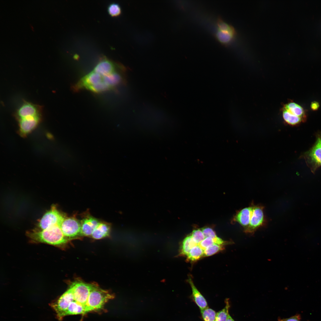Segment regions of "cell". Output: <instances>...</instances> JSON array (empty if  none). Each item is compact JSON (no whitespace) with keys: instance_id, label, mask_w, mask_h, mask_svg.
<instances>
[{"instance_id":"cell-1","label":"cell","mask_w":321,"mask_h":321,"mask_svg":"<svg viewBox=\"0 0 321 321\" xmlns=\"http://www.w3.org/2000/svg\"><path fill=\"white\" fill-rule=\"evenodd\" d=\"M124 70L122 65L118 66L106 58L102 59L73 89L75 92L86 89L97 93L114 89L125 83Z\"/></svg>"},{"instance_id":"cell-2","label":"cell","mask_w":321,"mask_h":321,"mask_svg":"<svg viewBox=\"0 0 321 321\" xmlns=\"http://www.w3.org/2000/svg\"><path fill=\"white\" fill-rule=\"evenodd\" d=\"M27 236L34 242L44 243L59 246L66 243L67 238L63 234L60 227L55 226L43 230L28 231Z\"/></svg>"},{"instance_id":"cell-3","label":"cell","mask_w":321,"mask_h":321,"mask_svg":"<svg viewBox=\"0 0 321 321\" xmlns=\"http://www.w3.org/2000/svg\"><path fill=\"white\" fill-rule=\"evenodd\" d=\"M114 298V295L108 291L93 284L85 306V314L102 309L106 303Z\"/></svg>"},{"instance_id":"cell-4","label":"cell","mask_w":321,"mask_h":321,"mask_svg":"<svg viewBox=\"0 0 321 321\" xmlns=\"http://www.w3.org/2000/svg\"><path fill=\"white\" fill-rule=\"evenodd\" d=\"M236 34L233 26L224 21L221 17L218 18L214 37L219 43L225 47L228 46L234 40Z\"/></svg>"},{"instance_id":"cell-5","label":"cell","mask_w":321,"mask_h":321,"mask_svg":"<svg viewBox=\"0 0 321 321\" xmlns=\"http://www.w3.org/2000/svg\"><path fill=\"white\" fill-rule=\"evenodd\" d=\"M65 217L57 209L55 205H53L39 221L37 226L39 228L38 230H43L56 225L60 226Z\"/></svg>"},{"instance_id":"cell-6","label":"cell","mask_w":321,"mask_h":321,"mask_svg":"<svg viewBox=\"0 0 321 321\" xmlns=\"http://www.w3.org/2000/svg\"><path fill=\"white\" fill-rule=\"evenodd\" d=\"M74 300L73 288L70 286L56 301L51 304V306L56 311L59 320H61L63 318L69 304Z\"/></svg>"},{"instance_id":"cell-7","label":"cell","mask_w":321,"mask_h":321,"mask_svg":"<svg viewBox=\"0 0 321 321\" xmlns=\"http://www.w3.org/2000/svg\"><path fill=\"white\" fill-rule=\"evenodd\" d=\"M264 208L262 206H254L249 224L244 230L245 233L253 234L258 228L265 225L266 221Z\"/></svg>"},{"instance_id":"cell-8","label":"cell","mask_w":321,"mask_h":321,"mask_svg":"<svg viewBox=\"0 0 321 321\" xmlns=\"http://www.w3.org/2000/svg\"><path fill=\"white\" fill-rule=\"evenodd\" d=\"M93 284L75 282L71 286L73 289L74 300L85 306Z\"/></svg>"},{"instance_id":"cell-9","label":"cell","mask_w":321,"mask_h":321,"mask_svg":"<svg viewBox=\"0 0 321 321\" xmlns=\"http://www.w3.org/2000/svg\"><path fill=\"white\" fill-rule=\"evenodd\" d=\"M60 227L67 238H73L81 234V222L73 217H65Z\"/></svg>"},{"instance_id":"cell-10","label":"cell","mask_w":321,"mask_h":321,"mask_svg":"<svg viewBox=\"0 0 321 321\" xmlns=\"http://www.w3.org/2000/svg\"><path fill=\"white\" fill-rule=\"evenodd\" d=\"M42 107L40 105L24 102L17 109L15 116L18 120L41 114Z\"/></svg>"},{"instance_id":"cell-11","label":"cell","mask_w":321,"mask_h":321,"mask_svg":"<svg viewBox=\"0 0 321 321\" xmlns=\"http://www.w3.org/2000/svg\"><path fill=\"white\" fill-rule=\"evenodd\" d=\"M41 119V114L18 120L19 133L25 136L31 133L37 126Z\"/></svg>"},{"instance_id":"cell-12","label":"cell","mask_w":321,"mask_h":321,"mask_svg":"<svg viewBox=\"0 0 321 321\" xmlns=\"http://www.w3.org/2000/svg\"><path fill=\"white\" fill-rule=\"evenodd\" d=\"M81 235L85 236H91L99 222L95 218L88 216L81 221Z\"/></svg>"},{"instance_id":"cell-13","label":"cell","mask_w":321,"mask_h":321,"mask_svg":"<svg viewBox=\"0 0 321 321\" xmlns=\"http://www.w3.org/2000/svg\"><path fill=\"white\" fill-rule=\"evenodd\" d=\"M254 206L245 207L239 211L235 216L234 220L244 228L248 226Z\"/></svg>"},{"instance_id":"cell-14","label":"cell","mask_w":321,"mask_h":321,"mask_svg":"<svg viewBox=\"0 0 321 321\" xmlns=\"http://www.w3.org/2000/svg\"><path fill=\"white\" fill-rule=\"evenodd\" d=\"M188 282L191 287L192 299L200 310L208 307V303L206 299L195 286L191 277L188 278Z\"/></svg>"},{"instance_id":"cell-15","label":"cell","mask_w":321,"mask_h":321,"mask_svg":"<svg viewBox=\"0 0 321 321\" xmlns=\"http://www.w3.org/2000/svg\"><path fill=\"white\" fill-rule=\"evenodd\" d=\"M283 108L291 113L301 118L303 120L306 117V114L304 108L297 103L291 101L284 105Z\"/></svg>"},{"instance_id":"cell-16","label":"cell","mask_w":321,"mask_h":321,"mask_svg":"<svg viewBox=\"0 0 321 321\" xmlns=\"http://www.w3.org/2000/svg\"><path fill=\"white\" fill-rule=\"evenodd\" d=\"M110 227L107 224L99 222L93 231L91 236L95 239H100L108 236Z\"/></svg>"},{"instance_id":"cell-17","label":"cell","mask_w":321,"mask_h":321,"mask_svg":"<svg viewBox=\"0 0 321 321\" xmlns=\"http://www.w3.org/2000/svg\"><path fill=\"white\" fill-rule=\"evenodd\" d=\"M84 314H85V306L74 300L69 304L64 317L68 315Z\"/></svg>"},{"instance_id":"cell-18","label":"cell","mask_w":321,"mask_h":321,"mask_svg":"<svg viewBox=\"0 0 321 321\" xmlns=\"http://www.w3.org/2000/svg\"><path fill=\"white\" fill-rule=\"evenodd\" d=\"M197 245L193 240L191 235L187 236L182 243L180 255L187 256L191 249Z\"/></svg>"},{"instance_id":"cell-19","label":"cell","mask_w":321,"mask_h":321,"mask_svg":"<svg viewBox=\"0 0 321 321\" xmlns=\"http://www.w3.org/2000/svg\"><path fill=\"white\" fill-rule=\"evenodd\" d=\"M282 110L283 118L289 124L296 125L299 124L303 120L301 118L291 113L283 108Z\"/></svg>"},{"instance_id":"cell-20","label":"cell","mask_w":321,"mask_h":321,"mask_svg":"<svg viewBox=\"0 0 321 321\" xmlns=\"http://www.w3.org/2000/svg\"><path fill=\"white\" fill-rule=\"evenodd\" d=\"M204 256V250L197 245L192 248L187 256V260L191 262H195Z\"/></svg>"},{"instance_id":"cell-21","label":"cell","mask_w":321,"mask_h":321,"mask_svg":"<svg viewBox=\"0 0 321 321\" xmlns=\"http://www.w3.org/2000/svg\"><path fill=\"white\" fill-rule=\"evenodd\" d=\"M309 156L316 164L321 166V146L316 144L311 150Z\"/></svg>"},{"instance_id":"cell-22","label":"cell","mask_w":321,"mask_h":321,"mask_svg":"<svg viewBox=\"0 0 321 321\" xmlns=\"http://www.w3.org/2000/svg\"><path fill=\"white\" fill-rule=\"evenodd\" d=\"M225 303L226 305L224 307L216 313L215 321H226L230 307L228 299L225 300Z\"/></svg>"},{"instance_id":"cell-23","label":"cell","mask_w":321,"mask_h":321,"mask_svg":"<svg viewBox=\"0 0 321 321\" xmlns=\"http://www.w3.org/2000/svg\"><path fill=\"white\" fill-rule=\"evenodd\" d=\"M205 237H209L214 239L215 243L220 245H224L225 243L221 239L217 237L215 232L211 228L208 227L204 228L202 229Z\"/></svg>"},{"instance_id":"cell-24","label":"cell","mask_w":321,"mask_h":321,"mask_svg":"<svg viewBox=\"0 0 321 321\" xmlns=\"http://www.w3.org/2000/svg\"><path fill=\"white\" fill-rule=\"evenodd\" d=\"M200 311L204 321H215L216 313L214 310L208 307Z\"/></svg>"},{"instance_id":"cell-25","label":"cell","mask_w":321,"mask_h":321,"mask_svg":"<svg viewBox=\"0 0 321 321\" xmlns=\"http://www.w3.org/2000/svg\"><path fill=\"white\" fill-rule=\"evenodd\" d=\"M223 246L214 244L208 247L204 250L203 257H208L216 254L223 249Z\"/></svg>"},{"instance_id":"cell-26","label":"cell","mask_w":321,"mask_h":321,"mask_svg":"<svg viewBox=\"0 0 321 321\" xmlns=\"http://www.w3.org/2000/svg\"><path fill=\"white\" fill-rule=\"evenodd\" d=\"M108 10L109 14L113 17L118 16L121 12L120 6L115 3L110 4L108 7Z\"/></svg>"},{"instance_id":"cell-27","label":"cell","mask_w":321,"mask_h":321,"mask_svg":"<svg viewBox=\"0 0 321 321\" xmlns=\"http://www.w3.org/2000/svg\"><path fill=\"white\" fill-rule=\"evenodd\" d=\"M191 236L194 241L198 245L205 238L202 230L198 229L193 230Z\"/></svg>"},{"instance_id":"cell-28","label":"cell","mask_w":321,"mask_h":321,"mask_svg":"<svg viewBox=\"0 0 321 321\" xmlns=\"http://www.w3.org/2000/svg\"><path fill=\"white\" fill-rule=\"evenodd\" d=\"M214 244H216L214 239L210 237H206L198 245L204 250L208 247Z\"/></svg>"},{"instance_id":"cell-29","label":"cell","mask_w":321,"mask_h":321,"mask_svg":"<svg viewBox=\"0 0 321 321\" xmlns=\"http://www.w3.org/2000/svg\"><path fill=\"white\" fill-rule=\"evenodd\" d=\"M300 316L296 315L288 318L282 319L281 320V321H300Z\"/></svg>"},{"instance_id":"cell-30","label":"cell","mask_w":321,"mask_h":321,"mask_svg":"<svg viewBox=\"0 0 321 321\" xmlns=\"http://www.w3.org/2000/svg\"><path fill=\"white\" fill-rule=\"evenodd\" d=\"M310 106L311 109L312 110L317 111L320 107V104L318 102L314 101L311 103Z\"/></svg>"},{"instance_id":"cell-31","label":"cell","mask_w":321,"mask_h":321,"mask_svg":"<svg viewBox=\"0 0 321 321\" xmlns=\"http://www.w3.org/2000/svg\"><path fill=\"white\" fill-rule=\"evenodd\" d=\"M226 321H235V320L229 314L228 316Z\"/></svg>"},{"instance_id":"cell-32","label":"cell","mask_w":321,"mask_h":321,"mask_svg":"<svg viewBox=\"0 0 321 321\" xmlns=\"http://www.w3.org/2000/svg\"><path fill=\"white\" fill-rule=\"evenodd\" d=\"M316 144L321 146V138L318 139Z\"/></svg>"}]
</instances>
